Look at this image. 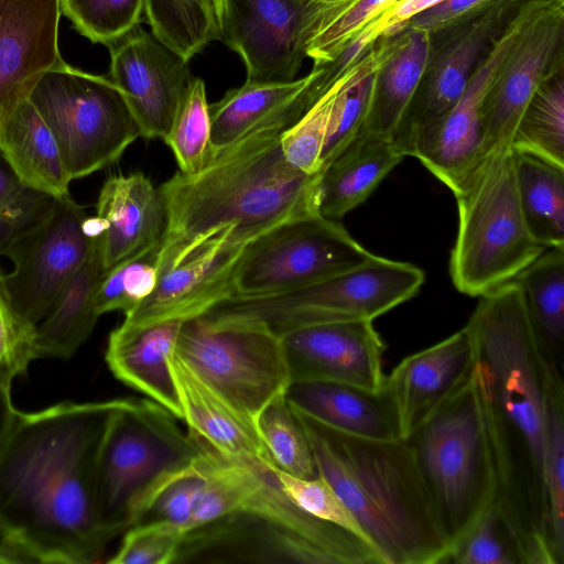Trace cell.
<instances>
[{
	"label": "cell",
	"instance_id": "obj_49",
	"mask_svg": "<svg viewBox=\"0 0 564 564\" xmlns=\"http://www.w3.org/2000/svg\"><path fill=\"white\" fill-rule=\"evenodd\" d=\"M18 413L19 410L12 402L11 390L0 388V449L14 424Z\"/></svg>",
	"mask_w": 564,
	"mask_h": 564
},
{
	"label": "cell",
	"instance_id": "obj_36",
	"mask_svg": "<svg viewBox=\"0 0 564 564\" xmlns=\"http://www.w3.org/2000/svg\"><path fill=\"white\" fill-rule=\"evenodd\" d=\"M163 141L173 152L181 173L195 174L213 158L209 104L200 78L193 79L181 99Z\"/></svg>",
	"mask_w": 564,
	"mask_h": 564
},
{
	"label": "cell",
	"instance_id": "obj_2",
	"mask_svg": "<svg viewBox=\"0 0 564 564\" xmlns=\"http://www.w3.org/2000/svg\"><path fill=\"white\" fill-rule=\"evenodd\" d=\"M479 297L466 327L495 465V498L520 538L525 564H556L546 540L544 475L550 400L564 386L563 373L543 356L514 280Z\"/></svg>",
	"mask_w": 564,
	"mask_h": 564
},
{
	"label": "cell",
	"instance_id": "obj_45",
	"mask_svg": "<svg viewBox=\"0 0 564 564\" xmlns=\"http://www.w3.org/2000/svg\"><path fill=\"white\" fill-rule=\"evenodd\" d=\"M275 470L282 490L300 509L368 541L355 517L322 476L300 478Z\"/></svg>",
	"mask_w": 564,
	"mask_h": 564
},
{
	"label": "cell",
	"instance_id": "obj_12",
	"mask_svg": "<svg viewBox=\"0 0 564 564\" xmlns=\"http://www.w3.org/2000/svg\"><path fill=\"white\" fill-rule=\"evenodd\" d=\"M95 232V217L66 196L6 251L13 263L6 290L24 318L36 326L47 315L88 257Z\"/></svg>",
	"mask_w": 564,
	"mask_h": 564
},
{
	"label": "cell",
	"instance_id": "obj_22",
	"mask_svg": "<svg viewBox=\"0 0 564 564\" xmlns=\"http://www.w3.org/2000/svg\"><path fill=\"white\" fill-rule=\"evenodd\" d=\"M105 271L162 242L167 214L161 192L142 172L109 177L95 216Z\"/></svg>",
	"mask_w": 564,
	"mask_h": 564
},
{
	"label": "cell",
	"instance_id": "obj_39",
	"mask_svg": "<svg viewBox=\"0 0 564 564\" xmlns=\"http://www.w3.org/2000/svg\"><path fill=\"white\" fill-rule=\"evenodd\" d=\"M546 540L556 564L564 562V386L550 400L545 452Z\"/></svg>",
	"mask_w": 564,
	"mask_h": 564
},
{
	"label": "cell",
	"instance_id": "obj_18",
	"mask_svg": "<svg viewBox=\"0 0 564 564\" xmlns=\"http://www.w3.org/2000/svg\"><path fill=\"white\" fill-rule=\"evenodd\" d=\"M253 240L232 228L203 240L158 275L152 292L123 322L145 325L204 314L232 294L236 268Z\"/></svg>",
	"mask_w": 564,
	"mask_h": 564
},
{
	"label": "cell",
	"instance_id": "obj_16",
	"mask_svg": "<svg viewBox=\"0 0 564 564\" xmlns=\"http://www.w3.org/2000/svg\"><path fill=\"white\" fill-rule=\"evenodd\" d=\"M564 0H547L529 21L488 93L482 111V155L511 149L529 101L552 74L563 69Z\"/></svg>",
	"mask_w": 564,
	"mask_h": 564
},
{
	"label": "cell",
	"instance_id": "obj_32",
	"mask_svg": "<svg viewBox=\"0 0 564 564\" xmlns=\"http://www.w3.org/2000/svg\"><path fill=\"white\" fill-rule=\"evenodd\" d=\"M311 73L290 82H252L228 90L209 105L212 143L220 150L293 100L310 83Z\"/></svg>",
	"mask_w": 564,
	"mask_h": 564
},
{
	"label": "cell",
	"instance_id": "obj_50",
	"mask_svg": "<svg viewBox=\"0 0 564 564\" xmlns=\"http://www.w3.org/2000/svg\"><path fill=\"white\" fill-rule=\"evenodd\" d=\"M24 185L0 156V206L14 196Z\"/></svg>",
	"mask_w": 564,
	"mask_h": 564
},
{
	"label": "cell",
	"instance_id": "obj_37",
	"mask_svg": "<svg viewBox=\"0 0 564 564\" xmlns=\"http://www.w3.org/2000/svg\"><path fill=\"white\" fill-rule=\"evenodd\" d=\"M444 564H525L520 538L496 498Z\"/></svg>",
	"mask_w": 564,
	"mask_h": 564
},
{
	"label": "cell",
	"instance_id": "obj_7",
	"mask_svg": "<svg viewBox=\"0 0 564 564\" xmlns=\"http://www.w3.org/2000/svg\"><path fill=\"white\" fill-rule=\"evenodd\" d=\"M423 282L424 272L416 265L372 254L355 268L294 290L228 296L199 316L259 323L281 337L314 324L372 322L413 297Z\"/></svg>",
	"mask_w": 564,
	"mask_h": 564
},
{
	"label": "cell",
	"instance_id": "obj_47",
	"mask_svg": "<svg viewBox=\"0 0 564 564\" xmlns=\"http://www.w3.org/2000/svg\"><path fill=\"white\" fill-rule=\"evenodd\" d=\"M494 1L495 0H444L413 17L406 26L422 29L431 34H435L474 17Z\"/></svg>",
	"mask_w": 564,
	"mask_h": 564
},
{
	"label": "cell",
	"instance_id": "obj_27",
	"mask_svg": "<svg viewBox=\"0 0 564 564\" xmlns=\"http://www.w3.org/2000/svg\"><path fill=\"white\" fill-rule=\"evenodd\" d=\"M405 155L390 138L360 130L319 171L318 214L337 219L364 203Z\"/></svg>",
	"mask_w": 564,
	"mask_h": 564
},
{
	"label": "cell",
	"instance_id": "obj_9",
	"mask_svg": "<svg viewBox=\"0 0 564 564\" xmlns=\"http://www.w3.org/2000/svg\"><path fill=\"white\" fill-rule=\"evenodd\" d=\"M29 99L52 131L72 181L115 163L141 137L122 93L108 76L64 61L40 77Z\"/></svg>",
	"mask_w": 564,
	"mask_h": 564
},
{
	"label": "cell",
	"instance_id": "obj_24",
	"mask_svg": "<svg viewBox=\"0 0 564 564\" xmlns=\"http://www.w3.org/2000/svg\"><path fill=\"white\" fill-rule=\"evenodd\" d=\"M169 365L181 403V420L192 437L228 458H271L252 417L221 398L174 351Z\"/></svg>",
	"mask_w": 564,
	"mask_h": 564
},
{
	"label": "cell",
	"instance_id": "obj_3",
	"mask_svg": "<svg viewBox=\"0 0 564 564\" xmlns=\"http://www.w3.org/2000/svg\"><path fill=\"white\" fill-rule=\"evenodd\" d=\"M306 87L238 140L216 150L199 172L178 171L159 187L167 225L158 275L226 228L257 239L284 223L318 214L319 172L306 174L293 166L281 144L282 133L311 107Z\"/></svg>",
	"mask_w": 564,
	"mask_h": 564
},
{
	"label": "cell",
	"instance_id": "obj_48",
	"mask_svg": "<svg viewBox=\"0 0 564 564\" xmlns=\"http://www.w3.org/2000/svg\"><path fill=\"white\" fill-rule=\"evenodd\" d=\"M443 1L444 0H400L371 20L362 31L371 41H377L384 35L400 33L405 29L413 17Z\"/></svg>",
	"mask_w": 564,
	"mask_h": 564
},
{
	"label": "cell",
	"instance_id": "obj_29",
	"mask_svg": "<svg viewBox=\"0 0 564 564\" xmlns=\"http://www.w3.org/2000/svg\"><path fill=\"white\" fill-rule=\"evenodd\" d=\"M433 48L430 32L406 26L380 67L372 104L361 130L391 139L427 69Z\"/></svg>",
	"mask_w": 564,
	"mask_h": 564
},
{
	"label": "cell",
	"instance_id": "obj_13",
	"mask_svg": "<svg viewBox=\"0 0 564 564\" xmlns=\"http://www.w3.org/2000/svg\"><path fill=\"white\" fill-rule=\"evenodd\" d=\"M525 0H495L442 32L406 111L391 134L395 147L413 156L419 141L446 116L463 94L476 64ZM433 36V35H432Z\"/></svg>",
	"mask_w": 564,
	"mask_h": 564
},
{
	"label": "cell",
	"instance_id": "obj_25",
	"mask_svg": "<svg viewBox=\"0 0 564 564\" xmlns=\"http://www.w3.org/2000/svg\"><path fill=\"white\" fill-rule=\"evenodd\" d=\"M183 322H122L111 332L106 350L107 365L118 380L148 395L178 420L182 410L169 356L174 351Z\"/></svg>",
	"mask_w": 564,
	"mask_h": 564
},
{
	"label": "cell",
	"instance_id": "obj_44",
	"mask_svg": "<svg viewBox=\"0 0 564 564\" xmlns=\"http://www.w3.org/2000/svg\"><path fill=\"white\" fill-rule=\"evenodd\" d=\"M111 564H175L184 531L163 520L140 522L123 533Z\"/></svg>",
	"mask_w": 564,
	"mask_h": 564
},
{
	"label": "cell",
	"instance_id": "obj_14",
	"mask_svg": "<svg viewBox=\"0 0 564 564\" xmlns=\"http://www.w3.org/2000/svg\"><path fill=\"white\" fill-rule=\"evenodd\" d=\"M316 0H223L219 40L235 51L252 82L295 79L323 18Z\"/></svg>",
	"mask_w": 564,
	"mask_h": 564
},
{
	"label": "cell",
	"instance_id": "obj_1",
	"mask_svg": "<svg viewBox=\"0 0 564 564\" xmlns=\"http://www.w3.org/2000/svg\"><path fill=\"white\" fill-rule=\"evenodd\" d=\"M127 399L19 411L0 449V544L17 563L104 562L96 466L107 423Z\"/></svg>",
	"mask_w": 564,
	"mask_h": 564
},
{
	"label": "cell",
	"instance_id": "obj_30",
	"mask_svg": "<svg viewBox=\"0 0 564 564\" xmlns=\"http://www.w3.org/2000/svg\"><path fill=\"white\" fill-rule=\"evenodd\" d=\"M513 280L521 289L527 315L543 356L563 373L564 247L546 248Z\"/></svg>",
	"mask_w": 564,
	"mask_h": 564
},
{
	"label": "cell",
	"instance_id": "obj_31",
	"mask_svg": "<svg viewBox=\"0 0 564 564\" xmlns=\"http://www.w3.org/2000/svg\"><path fill=\"white\" fill-rule=\"evenodd\" d=\"M516 187L525 226L544 248L564 247V166L512 151Z\"/></svg>",
	"mask_w": 564,
	"mask_h": 564
},
{
	"label": "cell",
	"instance_id": "obj_46",
	"mask_svg": "<svg viewBox=\"0 0 564 564\" xmlns=\"http://www.w3.org/2000/svg\"><path fill=\"white\" fill-rule=\"evenodd\" d=\"M55 199L24 186L0 206V256L46 217Z\"/></svg>",
	"mask_w": 564,
	"mask_h": 564
},
{
	"label": "cell",
	"instance_id": "obj_34",
	"mask_svg": "<svg viewBox=\"0 0 564 564\" xmlns=\"http://www.w3.org/2000/svg\"><path fill=\"white\" fill-rule=\"evenodd\" d=\"M151 32L185 59L219 40V26L209 0H145Z\"/></svg>",
	"mask_w": 564,
	"mask_h": 564
},
{
	"label": "cell",
	"instance_id": "obj_6",
	"mask_svg": "<svg viewBox=\"0 0 564 564\" xmlns=\"http://www.w3.org/2000/svg\"><path fill=\"white\" fill-rule=\"evenodd\" d=\"M454 195L458 229L449 273L459 292L480 296L513 280L546 249L525 226L511 149L487 155Z\"/></svg>",
	"mask_w": 564,
	"mask_h": 564
},
{
	"label": "cell",
	"instance_id": "obj_10",
	"mask_svg": "<svg viewBox=\"0 0 564 564\" xmlns=\"http://www.w3.org/2000/svg\"><path fill=\"white\" fill-rule=\"evenodd\" d=\"M174 354L232 406L253 420L291 376L281 337L259 323L183 322Z\"/></svg>",
	"mask_w": 564,
	"mask_h": 564
},
{
	"label": "cell",
	"instance_id": "obj_5",
	"mask_svg": "<svg viewBox=\"0 0 564 564\" xmlns=\"http://www.w3.org/2000/svg\"><path fill=\"white\" fill-rule=\"evenodd\" d=\"M404 440L449 552L471 530L497 492L475 371L467 384Z\"/></svg>",
	"mask_w": 564,
	"mask_h": 564
},
{
	"label": "cell",
	"instance_id": "obj_11",
	"mask_svg": "<svg viewBox=\"0 0 564 564\" xmlns=\"http://www.w3.org/2000/svg\"><path fill=\"white\" fill-rule=\"evenodd\" d=\"M371 257L335 219L319 214L296 218L247 247L234 274L231 295L294 290L355 268Z\"/></svg>",
	"mask_w": 564,
	"mask_h": 564
},
{
	"label": "cell",
	"instance_id": "obj_41",
	"mask_svg": "<svg viewBox=\"0 0 564 564\" xmlns=\"http://www.w3.org/2000/svg\"><path fill=\"white\" fill-rule=\"evenodd\" d=\"M66 17L83 36L109 46L140 24L145 0H58Z\"/></svg>",
	"mask_w": 564,
	"mask_h": 564
},
{
	"label": "cell",
	"instance_id": "obj_15",
	"mask_svg": "<svg viewBox=\"0 0 564 564\" xmlns=\"http://www.w3.org/2000/svg\"><path fill=\"white\" fill-rule=\"evenodd\" d=\"M547 0H525L476 64L452 109L417 143L413 156L455 193L485 159L482 111L501 65L522 31Z\"/></svg>",
	"mask_w": 564,
	"mask_h": 564
},
{
	"label": "cell",
	"instance_id": "obj_19",
	"mask_svg": "<svg viewBox=\"0 0 564 564\" xmlns=\"http://www.w3.org/2000/svg\"><path fill=\"white\" fill-rule=\"evenodd\" d=\"M293 381H337L380 389L386 345L370 321L304 326L281 336Z\"/></svg>",
	"mask_w": 564,
	"mask_h": 564
},
{
	"label": "cell",
	"instance_id": "obj_4",
	"mask_svg": "<svg viewBox=\"0 0 564 564\" xmlns=\"http://www.w3.org/2000/svg\"><path fill=\"white\" fill-rule=\"evenodd\" d=\"M317 473L339 496L386 564H444L447 544L404 438L334 430L292 406Z\"/></svg>",
	"mask_w": 564,
	"mask_h": 564
},
{
	"label": "cell",
	"instance_id": "obj_20",
	"mask_svg": "<svg viewBox=\"0 0 564 564\" xmlns=\"http://www.w3.org/2000/svg\"><path fill=\"white\" fill-rule=\"evenodd\" d=\"M475 367L474 344L466 326L444 340L405 357L386 377L402 438L411 435L467 384Z\"/></svg>",
	"mask_w": 564,
	"mask_h": 564
},
{
	"label": "cell",
	"instance_id": "obj_51",
	"mask_svg": "<svg viewBox=\"0 0 564 564\" xmlns=\"http://www.w3.org/2000/svg\"><path fill=\"white\" fill-rule=\"evenodd\" d=\"M4 563H15V560L2 545H0V564Z\"/></svg>",
	"mask_w": 564,
	"mask_h": 564
},
{
	"label": "cell",
	"instance_id": "obj_40",
	"mask_svg": "<svg viewBox=\"0 0 564 564\" xmlns=\"http://www.w3.org/2000/svg\"><path fill=\"white\" fill-rule=\"evenodd\" d=\"M400 0H339L325 2L319 26L306 55L314 65L333 61L376 17Z\"/></svg>",
	"mask_w": 564,
	"mask_h": 564
},
{
	"label": "cell",
	"instance_id": "obj_38",
	"mask_svg": "<svg viewBox=\"0 0 564 564\" xmlns=\"http://www.w3.org/2000/svg\"><path fill=\"white\" fill-rule=\"evenodd\" d=\"M161 243L130 257L102 274L95 293L99 316L112 311L130 314L153 290Z\"/></svg>",
	"mask_w": 564,
	"mask_h": 564
},
{
	"label": "cell",
	"instance_id": "obj_43",
	"mask_svg": "<svg viewBox=\"0 0 564 564\" xmlns=\"http://www.w3.org/2000/svg\"><path fill=\"white\" fill-rule=\"evenodd\" d=\"M0 270V388L11 390L14 380L25 375L39 359L36 326L13 306Z\"/></svg>",
	"mask_w": 564,
	"mask_h": 564
},
{
	"label": "cell",
	"instance_id": "obj_21",
	"mask_svg": "<svg viewBox=\"0 0 564 564\" xmlns=\"http://www.w3.org/2000/svg\"><path fill=\"white\" fill-rule=\"evenodd\" d=\"M58 0H0V116L63 59Z\"/></svg>",
	"mask_w": 564,
	"mask_h": 564
},
{
	"label": "cell",
	"instance_id": "obj_52",
	"mask_svg": "<svg viewBox=\"0 0 564 564\" xmlns=\"http://www.w3.org/2000/svg\"><path fill=\"white\" fill-rule=\"evenodd\" d=\"M212 7H213V10L215 12V15H216V19H217V22H218V26H219V20H220V14H221V8H223V0H209Z\"/></svg>",
	"mask_w": 564,
	"mask_h": 564
},
{
	"label": "cell",
	"instance_id": "obj_26",
	"mask_svg": "<svg viewBox=\"0 0 564 564\" xmlns=\"http://www.w3.org/2000/svg\"><path fill=\"white\" fill-rule=\"evenodd\" d=\"M0 156L25 187L69 196L72 178L57 142L29 98L0 116Z\"/></svg>",
	"mask_w": 564,
	"mask_h": 564
},
{
	"label": "cell",
	"instance_id": "obj_53",
	"mask_svg": "<svg viewBox=\"0 0 564 564\" xmlns=\"http://www.w3.org/2000/svg\"><path fill=\"white\" fill-rule=\"evenodd\" d=\"M316 1H321V2H335V1H339V0H316Z\"/></svg>",
	"mask_w": 564,
	"mask_h": 564
},
{
	"label": "cell",
	"instance_id": "obj_54",
	"mask_svg": "<svg viewBox=\"0 0 564 564\" xmlns=\"http://www.w3.org/2000/svg\"><path fill=\"white\" fill-rule=\"evenodd\" d=\"M1 545V544H0Z\"/></svg>",
	"mask_w": 564,
	"mask_h": 564
},
{
	"label": "cell",
	"instance_id": "obj_8",
	"mask_svg": "<svg viewBox=\"0 0 564 564\" xmlns=\"http://www.w3.org/2000/svg\"><path fill=\"white\" fill-rule=\"evenodd\" d=\"M177 420L156 402L134 398L111 414L97 456L96 496L99 520L112 539L133 524L153 482L196 456Z\"/></svg>",
	"mask_w": 564,
	"mask_h": 564
},
{
	"label": "cell",
	"instance_id": "obj_35",
	"mask_svg": "<svg viewBox=\"0 0 564 564\" xmlns=\"http://www.w3.org/2000/svg\"><path fill=\"white\" fill-rule=\"evenodd\" d=\"M254 422L279 470L300 478L318 476L307 436L285 391L274 395L260 410Z\"/></svg>",
	"mask_w": 564,
	"mask_h": 564
},
{
	"label": "cell",
	"instance_id": "obj_42",
	"mask_svg": "<svg viewBox=\"0 0 564 564\" xmlns=\"http://www.w3.org/2000/svg\"><path fill=\"white\" fill-rule=\"evenodd\" d=\"M341 77L282 133L281 144L286 160L306 174L321 171L322 151Z\"/></svg>",
	"mask_w": 564,
	"mask_h": 564
},
{
	"label": "cell",
	"instance_id": "obj_23",
	"mask_svg": "<svg viewBox=\"0 0 564 564\" xmlns=\"http://www.w3.org/2000/svg\"><path fill=\"white\" fill-rule=\"evenodd\" d=\"M285 395L291 406L339 432L377 441L402 438L386 381L377 390L337 381H293Z\"/></svg>",
	"mask_w": 564,
	"mask_h": 564
},
{
	"label": "cell",
	"instance_id": "obj_28",
	"mask_svg": "<svg viewBox=\"0 0 564 564\" xmlns=\"http://www.w3.org/2000/svg\"><path fill=\"white\" fill-rule=\"evenodd\" d=\"M104 273L95 232L85 262L64 288L47 315L36 325L39 359H67L87 340L99 318L95 308V293Z\"/></svg>",
	"mask_w": 564,
	"mask_h": 564
},
{
	"label": "cell",
	"instance_id": "obj_33",
	"mask_svg": "<svg viewBox=\"0 0 564 564\" xmlns=\"http://www.w3.org/2000/svg\"><path fill=\"white\" fill-rule=\"evenodd\" d=\"M510 148L564 166L563 69L538 88L517 123Z\"/></svg>",
	"mask_w": 564,
	"mask_h": 564
},
{
	"label": "cell",
	"instance_id": "obj_17",
	"mask_svg": "<svg viewBox=\"0 0 564 564\" xmlns=\"http://www.w3.org/2000/svg\"><path fill=\"white\" fill-rule=\"evenodd\" d=\"M108 47V77L122 93L141 137L163 140L194 79L189 61L140 24Z\"/></svg>",
	"mask_w": 564,
	"mask_h": 564
}]
</instances>
